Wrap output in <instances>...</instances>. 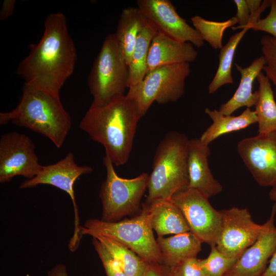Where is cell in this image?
<instances>
[{
	"mask_svg": "<svg viewBox=\"0 0 276 276\" xmlns=\"http://www.w3.org/2000/svg\"><path fill=\"white\" fill-rule=\"evenodd\" d=\"M158 31L147 18L137 37L129 65L128 88L140 83L147 73V58L153 38Z\"/></svg>",
	"mask_w": 276,
	"mask_h": 276,
	"instance_id": "cell-23",
	"label": "cell"
},
{
	"mask_svg": "<svg viewBox=\"0 0 276 276\" xmlns=\"http://www.w3.org/2000/svg\"><path fill=\"white\" fill-rule=\"evenodd\" d=\"M270 199L276 203V186L272 187L269 193Z\"/></svg>",
	"mask_w": 276,
	"mask_h": 276,
	"instance_id": "cell-38",
	"label": "cell"
},
{
	"mask_svg": "<svg viewBox=\"0 0 276 276\" xmlns=\"http://www.w3.org/2000/svg\"><path fill=\"white\" fill-rule=\"evenodd\" d=\"M198 52L190 42H181L158 32L152 39L147 58V73L157 67L194 61Z\"/></svg>",
	"mask_w": 276,
	"mask_h": 276,
	"instance_id": "cell-17",
	"label": "cell"
},
{
	"mask_svg": "<svg viewBox=\"0 0 276 276\" xmlns=\"http://www.w3.org/2000/svg\"><path fill=\"white\" fill-rule=\"evenodd\" d=\"M141 118L135 103L125 95L104 106L92 103L79 127L102 145L112 164L119 166L129 159Z\"/></svg>",
	"mask_w": 276,
	"mask_h": 276,
	"instance_id": "cell-2",
	"label": "cell"
},
{
	"mask_svg": "<svg viewBox=\"0 0 276 276\" xmlns=\"http://www.w3.org/2000/svg\"><path fill=\"white\" fill-rule=\"evenodd\" d=\"M29 48V54L19 63L16 73L25 83L59 95L77 59L65 15L60 12L50 14L40 41Z\"/></svg>",
	"mask_w": 276,
	"mask_h": 276,
	"instance_id": "cell-1",
	"label": "cell"
},
{
	"mask_svg": "<svg viewBox=\"0 0 276 276\" xmlns=\"http://www.w3.org/2000/svg\"><path fill=\"white\" fill-rule=\"evenodd\" d=\"M189 63L157 67L148 72L138 84L130 87L127 97L136 104L142 118L154 102L166 104L178 101L185 93Z\"/></svg>",
	"mask_w": 276,
	"mask_h": 276,
	"instance_id": "cell-7",
	"label": "cell"
},
{
	"mask_svg": "<svg viewBox=\"0 0 276 276\" xmlns=\"http://www.w3.org/2000/svg\"><path fill=\"white\" fill-rule=\"evenodd\" d=\"M48 276H68L66 267L63 264H57L48 271Z\"/></svg>",
	"mask_w": 276,
	"mask_h": 276,
	"instance_id": "cell-37",
	"label": "cell"
},
{
	"mask_svg": "<svg viewBox=\"0 0 276 276\" xmlns=\"http://www.w3.org/2000/svg\"><path fill=\"white\" fill-rule=\"evenodd\" d=\"M93 238V245L101 261L106 275L128 276L103 244L96 238Z\"/></svg>",
	"mask_w": 276,
	"mask_h": 276,
	"instance_id": "cell-30",
	"label": "cell"
},
{
	"mask_svg": "<svg viewBox=\"0 0 276 276\" xmlns=\"http://www.w3.org/2000/svg\"><path fill=\"white\" fill-rule=\"evenodd\" d=\"M136 4L158 32L178 41L190 42L197 48L204 45L198 32L179 16L170 1L138 0Z\"/></svg>",
	"mask_w": 276,
	"mask_h": 276,
	"instance_id": "cell-14",
	"label": "cell"
},
{
	"mask_svg": "<svg viewBox=\"0 0 276 276\" xmlns=\"http://www.w3.org/2000/svg\"><path fill=\"white\" fill-rule=\"evenodd\" d=\"M204 111L213 123L199 139L203 143L209 145L222 135L244 129L257 123L256 113L250 108H246L237 116L224 115L218 110H211L208 108H206Z\"/></svg>",
	"mask_w": 276,
	"mask_h": 276,
	"instance_id": "cell-21",
	"label": "cell"
},
{
	"mask_svg": "<svg viewBox=\"0 0 276 276\" xmlns=\"http://www.w3.org/2000/svg\"><path fill=\"white\" fill-rule=\"evenodd\" d=\"M105 247L128 276H142L147 263L123 244L109 238L94 237Z\"/></svg>",
	"mask_w": 276,
	"mask_h": 276,
	"instance_id": "cell-26",
	"label": "cell"
},
{
	"mask_svg": "<svg viewBox=\"0 0 276 276\" xmlns=\"http://www.w3.org/2000/svg\"><path fill=\"white\" fill-rule=\"evenodd\" d=\"M93 171V168L89 166L78 165L75 161L73 153L70 152L58 162L42 166L37 175L32 179H26L19 186L20 189H29L39 185H49L65 192L70 196L74 211V231L68 244V248L72 251L77 249L82 237L74 185L80 176L89 174Z\"/></svg>",
	"mask_w": 276,
	"mask_h": 276,
	"instance_id": "cell-9",
	"label": "cell"
},
{
	"mask_svg": "<svg viewBox=\"0 0 276 276\" xmlns=\"http://www.w3.org/2000/svg\"><path fill=\"white\" fill-rule=\"evenodd\" d=\"M269 262V265L261 276H276V249Z\"/></svg>",
	"mask_w": 276,
	"mask_h": 276,
	"instance_id": "cell-36",
	"label": "cell"
},
{
	"mask_svg": "<svg viewBox=\"0 0 276 276\" xmlns=\"http://www.w3.org/2000/svg\"><path fill=\"white\" fill-rule=\"evenodd\" d=\"M189 140L184 133L172 131L159 142L149 175L146 202L170 200L188 188Z\"/></svg>",
	"mask_w": 276,
	"mask_h": 276,
	"instance_id": "cell-4",
	"label": "cell"
},
{
	"mask_svg": "<svg viewBox=\"0 0 276 276\" xmlns=\"http://www.w3.org/2000/svg\"><path fill=\"white\" fill-rule=\"evenodd\" d=\"M222 226L216 247L223 255L238 259L258 239L264 224L255 222L246 209L221 211Z\"/></svg>",
	"mask_w": 276,
	"mask_h": 276,
	"instance_id": "cell-12",
	"label": "cell"
},
{
	"mask_svg": "<svg viewBox=\"0 0 276 276\" xmlns=\"http://www.w3.org/2000/svg\"><path fill=\"white\" fill-rule=\"evenodd\" d=\"M237 151L260 186H276V131L243 139Z\"/></svg>",
	"mask_w": 276,
	"mask_h": 276,
	"instance_id": "cell-13",
	"label": "cell"
},
{
	"mask_svg": "<svg viewBox=\"0 0 276 276\" xmlns=\"http://www.w3.org/2000/svg\"><path fill=\"white\" fill-rule=\"evenodd\" d=\"M208 257L200 259L205 276H224L233 266L237 259L228 258L221 254L216 246L211 247Z\"/></svg>",
	"mask_w": 276,
	"mask_h": 276,
	"instance_id": "cell-28",
	"label": "cell"
},
{
	"mask_svg": "<svg viewBox=\"0 0 276 276\" xmlns=\"http://www.w3.org/2000/svg\"><path fill=\"white\" fill-rule=\"evenodd\" d=\"M191 20L203 41L209 42L215 49L223 47L222 39L225 30L238 23L235 16L221 22L206 20L198 15L192 17Z\"/></svg>",
	"mask_w": 276,
	"mask_h": 276,
	"instance_id": "cell-27",
	"label": "cell"
},
{
	"mask_svg": "<svg viewBox=\"0 0 276 276\" xmlns=\"http://www.w3.org/2000/svg\"><path fill=\"white\" fill-rule=\"evenodd\" d=\"M42 166L35 146L27 135L16 131L4 134L0 139V182H8L16 176L34 177Z\"/></svg>",
	"mask_w": 276,
	"mask_h": 276,
	"instance_id": "cell-11",
	"label": "cell"
},
{
	"mask_svg": "<svg viewBox=\"0 0 276 276\" xmlns=\"http://www.w3.org/2000/svg\"><path fill=\"white\" fill-rule=\"evenodd\" d=\"M103 160L106 178L100 192L103 208L102 220L118 221L124 216L141 211V200L147 189L149 175L142 173L133 178H124L116 173L107 155Z\"/></svg>",
	"mask_w": 276,
	"mask_h": 276,
	"instance_id": "cell-8",
	"label": "cell"
},
{
	"mask_svg": "<svg viewBox=\"0 0 276 276\" xmlns=\"http://www.w3.org/2000/svg\"><path fill=\"white\" fill-rule=\"evenodd\" d=\"M166 267L168 276H205L200 259L197 258L187 259Z\"/></svg>",
	"mask_w": 276,
	"mask_h": 276,
	"instance_id": "cell-31",
	"label": "cell"
},
{
	"mask_svg": "<svg viewBox=\"0 0 276 276\" xmlns=\"http://www.w3.org/2000/svg\"><path fill=\"white\" fill-rule=\"evenodd\" d=\"M146 20L147 18L137 7L126 8L120 14L114 34L128 65L137 37Z\"/></svg>",
	"mask_w": 276,
	"mask_h": 276,
	"instance_id": "cell-22",
	"label": "cell"
},
{
	"mask_svg": "<svg viewBox=\"0 0 276 276\" xmlns=\"http://www.w3.org/2000/svg\"><path fill=\"white\" fill-rule=\"evenodd\" d=\"M247 28L254 31H261L267 33L276 38V0H271L270 11L263 19L250 24Z\"/></svg>",
	"mask_w": 276,
	"mask_h": 276,
	"instance_id": "cell-32",
	"label": "cell"
},
{
	"mask_svg": "<svg viewBox=\"0 0 276 276\" xmlns=\"http://www.w3.org/2000/svg\"><path fill=\"white\" fill-rule=\"evenodd\" d=\"M260 43L262 56L265 61L263 71L274 86L276 98V38L266 35L261 38Z\"/></svg>",
	"mask_w": 276,
	"mask_h": 276,
	"instance_id": "cell-29",
	"label": "cell"
},
{
	"mask_svg": "<svg viewBox=\"0 0 276 276\" xmlns=\"http://www.w3.org/2000/svg\"><path fill=\"white\" fill-rule=\"evenodd\" d=\"M128 80L129 65L114 34H108L88 76L93 103L104 106L125 96Z\"/></svg>",
	"mask_w": 276,
	"mask_h": 276,
	"instance_id": "cell-6",
	"label": "cell"
},
{
	"mask_svg": "<svg viewBox=\"0 0 276 276\" xmlns=\"http://www.w3.org/2000/svg\"><path fill=\"white\" fill-rule=\"evenodd\" d=\"M180 210L193 233L202 243L216 246L222 226V212L215 210L209 198L187 188L170 199Z\"/></svg>",
	"mask_w": 276,
	"mask_h": 276,
	"instance_id": "cell-10",
	"label": "cell"
},
{
	"mask_svg": "<svg viewBox=\"0 0 276 276\" xmlns=\"http://www.w3.org/2000/svg\"><path fill=\"white\" fill-rule=\"evenodd\" d=\"M11 122L49 138L58 148L71 129V118L60 95L25 83L17 106L0 113L1 125Z\"/></svg>",
	"mask_w": 276,
	"mask_h": 276,
	"instance_id": "cell-3",
	"label": "cell"
},
{
	"mask_svg": "<svg viewBox=\"0 0 276 276\" xmlns=\"http://www.w3.org/2000/svg\"><path fill=\"white\" fill-rule=\"evenodd\" d=\"M265 64V61L263 56L255 59L250 65L246 67L235 63L236 70L240 74V83L231 98L221 105L218 109L220 112L226 116L231 115L240 107L250 108L255 106L259 93L258 90L253 93V84Z\"/></svg>",
	"mask_w": 276,
	"mask_h": 276,
	"instance_id": "cell-18",
	"label": "cell"
},
{
	"mask_svg": "<svg viewBox=\"0 0 276 276\" xmlns=\"http://www.w3.org/2000/svg\"><path fill=\"white\" fill-rule=\"evenodd\" d=\"M153 231L144 203L141 212L131 219L114 222L87 220L81 227V235L111 238L128 247L147 263L162 264L160 251Z\"/></svg>",
	"mask_w": 276,
	"mask_h": 276,
	"instance_id": "cell-5",
	"label": "cell"
},
{
	"mask_svg": "<svg viewBox=\"0 0 276 276\" xmlns=\"http://www.w3.org/2000/svg\"><path fill=\"white\" fill-rule=\"evenodd\" d=\"M211 151L209 145L199 138L190 139L188 150L189 185L187 188L197 190L209 198L222 190L221 184L213 176L208 158Z\"/></svg>",
	"mask_w": 276,
	"mask_h": 276,
	"instance_id": "cell-16",
	"label": "cell"
},
{
	"mask_svg": "<svg viewBox=\"0 0 276 276\" xmlns=\"http://www.w3.org/2000/svg\"><path fill=\"white\" fill-rule=\"evenodd\" d=\"M234 2L237 9L236 15L235 16L237 18L239 26L232 27V29L236 30L247 28L250 23V13L246 0H235Z\"/></svg>",
	"mask_w": 276,
	"mask_h": 276,
	"instance_id": "cell-33",
	"label": "cell"
},
{
	"mask_svg": "<svg viewBox=\"0 0 276 276\" xmlns=\"http://www.w3.org/2000/svg\"><path fill=\"white\" fill-rule=\"evenodd\" d=\"M256 80L259 96L254 110L258 124V134L276 131V102L270 81L262 72Z\"/></svg>",
	"mask_w": 276,
	"mask_h": 276,
	"instance_id": "cell-24",
	"label": "cell"
},
{
	"mask_svg": "<svg viewBox=\"0 0 276 276\" xmlns=\"http://www.w3.org/2000/svg\"><path fill=\"white\" fill-rule=\"evenodd\" d=\"M15 0H4L0 11V20H4L10 17L15 7Z\"/></svg>",
	"mask_w": 276,
	"mask_h": 276,
	"instance_id": "cell-35",
	"label": "cell"
},
{
	"mask_svg": "<svg viewBox=\"0 0 276 276\" xmlns=\"http://www.w3.org/2000/svg\"><path fill=\"white\" fill-rule=\"evenodd\" d=\"M249 30L245 28L232 35L219 54V65L216 73L208 87V93L213 94L226 84L234 83L232 67L235 51L242 37Z\"/></svg>",
	"mask_w": 276,
	"mask_h": 276,
	"instance_id": "cell-25",
	"label": "cell"
},
{
	"mask_svg": "<svg viewBox=\"0 0 276 276\" xmlns=\"http://www.w3.org/2000/svg\"><path fill=\"white\" fill-rule=\"evenodd\" d=\"M142 276H168L165 265L158 263H147Z\"/></svg>",
	"mask_w": 276,
	"mask_h": 276,
	"instance_id": "cell-34",
	"label": "cell"
},
{
	"mask_svg": "<svg viewBox=\"0 0 276 276\" xmlns=\"http://www.w3.org/2000/svg\"><path fill=\"white\" fill-rule=\"evenodd\" d=\"M274 203L269 218L256 241L237 259L224 276H261L276 249Z\"/></svg>",
	"mask_w": 276,
	"mask_h": 276,
	"instance_id": "cell-15",
	"label": "cell"
},
{
	"mask_svg": "<svg viewBox=\"0 0 276 276\" xmlns=\"http://www.w3.org/2000/svg\"><path fill=\"white\" fill-rule=\"evenodd\" d=\"M153 230L157 237L190 232L179 209L171 200L145 202Z\"/></svg>",
	"mask_w": 276,
	"mask_h": 276,
	"instance_id": "cell-19",
	"label": "cell"
},
{
	"mask_svg": "<svg viewBox=\"0 0 276 276\" xmlns=\"http://www.w3.org/2000/svg\"><path fill=\"white\" fill-rule=\"evenodd\" d=\"M162 264L172 266L184 260L195 258L201 250L202 242L191 232L165 238L157 237Z\"/></svg>",
	"mask_w": 276,
	"mask_h": 276,
	"instance_id": "cell-20",
	"label": "cell"
}]
</instances>
